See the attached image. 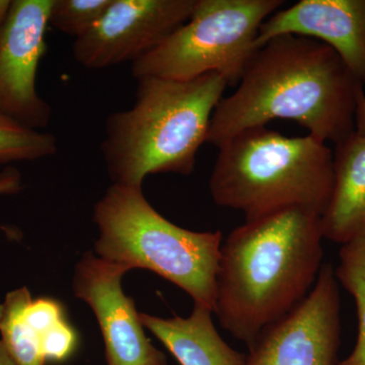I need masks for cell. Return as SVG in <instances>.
<instances>
[{
  "instance_id": "1",
  "label": "cell",
  "mask_w": 365,
  "mask_h": 365,
  "mask_svg": "<svg viewBox=\"0 0 365 365\" xmlns=\"http://www.w3.org/2000/svg\"><path fill=\"white\" fill-rule=\"evenodd\" d=\"M364 93L332 48L302 36H278L259 48L237 90L216 106L206 143L217 148L239 132L282 119L337 145L355 132Z\"/></svg>"
},
{
  "instance_id": "2",
  "label": "cell",
  "mask_w": 365,
  "mask_h": 365,
  "mask_svg": "<svg viewBox=\"0 0 365 365\" xmlns=\"http://www.w3.org/2000/svg\"><path fill=\"white\" fill-rule=\"evenodd\" d=\"M321 215L300 206L246 220L220 249L216 316L235 339L253 344L264 329L309 294L321 270Z\"/></svg>"
},
{
  "instance_id": "3",
  "label": "cell",
  "mask_w": 365,
  "mask_h": 365,
  "mask_svg": "<svg viewBox=\"0 0 365 365\" xmlns=\"http://www.w3.org/2000/svg\"><path fill=\"white\" fill-rule=\"evenodd\" d=\"M130 109L112 113L101 145L113 184L143 187L160 173L189 176L227 83L216 72L191 81L136 79Z\"/></svg>"
},
{
  "instance_id": "4",
  "label": "cell",
  "mask_w": 365,
  "mask_h": 365,
  "mask_svg": "<svg viewBox=\"0 0 365 365\" xmlns=\"http://www.w3.org/2000/svg\"><path fill=\"white\" fill-rule=\"evenodd\" d=\"M217 148L209 190L218 206L244 213L246 220L294 206L325 212L334 155L321 139L260 126L235 134Z\"/></svg>"
},
{
  "instance_id": "5",
  "label": "cell",
  "mask_w": 365,
  "mask_h": 365,
  "mask_svg": "<svg viewBox=\"0 0 365 365\" xmlns=\"http://www.w3.org/2000/svg\"><path fill=\"white\" fill-rule=\"evenodd\" d=\"M93 222L98 257L128 271H153L215 313L222 232L178 227L150 205L141 187L116 184L96 204Z\"/></svg>"
},
{
  "instance_id": "6",
  "label": "cell",
  "mask_w": 365,
  "mask_h": 365,
  "mask_svg": "<svg viewBox=\"0 0 365 365\" xmlns=\"http://www.w3.org/2000/svg\"><path fill=\"white\" fill-rule=\"evenodd\" d=\"M282 0H196L193 13L140 59L131 64L135 79L191 81L216 72L237 86L258 51L262 24Z\"/></svg>"
},
{
  "instance_id": "7",
  "label": "cell",
  "mask_w": 365,
  "mask_h": 365,
  "mask_svg": "<svg viewBox=\"0 0 365 365\" xmlns=\"http://www.w3.org/2000/svg\"><path fill=\"white\" fill-rule=\"evenodd\" d=\"M340 311L335 268L323 264L306 299L262 331L244 365H337Z\"/></svg>"
},
{
  "instance_id": "8",
  "label": "cell",
  "mask_w": 365,
  "mask_h": 365,
  "mask_svg": "<svg viewBox=\"0 0 365 365\" xmlns=\"http://www.w3.org/2000/svg\"><path fill=\"white\" fill-rule=\"evenodd\" d=\"M195 4L196 0H112L101 20L74 40L72 56L90 71L134 63L184 25Z\"/></svg>"
},
{
  "instance_id": "9",
  "label": "cell",
  "mask_w": 365,
  "mask_h": 365,
  "mask_svg": "<svg viewBox=\"0 0 365 365\" xmlns=\"http://www.w3.org/2000/svg\"><path fill=\"white\" fill-rule=\"evenodd\" d=\"M53 1L13 0L0 33V116L37 131L46 128L52 117L36 81Z\"/></svg>"
},
{
  "instance_id": "10",
  "label": "cell",
  "mask_w": 365,
  "mask_h": 365,
  "mask_svg": "<svg viewBox=\"0 0 365 365\" xmlns=\"http://www.w3.org/2000/svg\"><path fill=\"white\" fill-rule=\"evenodd\" d=\"M126 268L88 252L74 273L73 292L93 309L105 343L108 365H168L144 333L131 297L122 289Z\"/></svg>"
},
{
  "instance_id": "11",
  "label": "cell",
  "mask_w": 365,
  "mask_h": 365,
  "mask_svg": "<svg viewBox=\"0 0 365 365\" xmlns=\"http://www.w3.org/2000/svg\"><path fill=\"white\" fill-rule=\"evenodd\" d=\"M281 35L318 40L332 48L365 86V0H302L262 24L257 45Z\"/></svg>"
},
{
  "instance_id": "12",
  "label": "cell",
  "mask_w": 365,
  "mask_h": 365,
  "mask_svg": "<svg viewBox=\"0 0 365 365\" xmlns=\"http://www.w3.org/2000/svg\"><path fill=\"white\" fill-rule=\"evenodd\" d=\"M321 223L324 237L341 245L365 232V134L353 132L336 145L332 194Z\"/></svg>"
},
{
  "instance_id": "13",
  "label": "cell",
  "mask_w": 365,
  "mask_h": 365,
  "mask_svg": "<svg viewBox=\"0 0 365 365\" xmlns=\"http://www.w3.org/2000/svg\"><path fill=\"white\" fill-rule=\"evenodd\" d=\"M212 311L194 304L188 318H158L139 314L148 329L181 365H244L246 354L230 347L220 337Z\"/></svg>"
},
{
  "instance_id": "14",
  "label": "cell",
  "mask_w": 365,
  "mask_h": 365,
  "mask_svg": "<svg viewBox=\"0 0 365 365\" xmlns=\"http://www.w3.org/2000/svg\"><path fill=\"white\" fill-rule=\"evenodd\" d=\"M32 295L21 287L6 294L0 313V341L18 365H46L42 345L25 319Z\"/></svg>"
},
{
  "instance_id": "15",
  "label": "cell",
  "mask_w": 365,
  "mask_h": 365,
  "mask_svg": "<svg viewBox=\"0 0 365 365\" xmlns=\"http://www.w3.org/2000/svg\"><path fill=\"white\" fill-rule=\"evenodd\" d=\"M339 256L336 277L354 299L359 334L353 351L337 365H365V232L342 245Z\"/></svg>"
},
{
  "instance_id": "16",
  "label": "cell",
  "mask_w": 365,
  "mask_h": 365,
  "mask_svg": "<svg viewBox=\"0 0 365 365\" xmlns=\"http://www.w3.org/2000/svg\"><path fill=\"white\" fill-rule=\"evenodd\" d=\"M57 150L53 134L24 128L0 116V165L42 160Z\"/></svg>"
},
{
  "instance_id": "17",
  "label": "cell",
  "mask_w": 365,
  "mask_h": 365,
  "mask_svg": "<svg viewBox=\"0 0 365 365\" xmlns=\"http://www.w3.org/2000/svg\"><path fill=\"white\" fill-rule=\"evenodd\" d=\"M111 4L112 0H54L49 24L78 39L101 20Z\"/></svg>"
},
{
  "instance_id": "18",
  "label": "cell",
  "mask_w": 365,
  "mask_h": 365,
  "mask_svg": "<svg viewBox=\"0 0 365 365\" xmlns=\"http://www.w3.org/2000/svg\"><path fill=\"white\" fill-rule=\"evenodd\" d=\"M78 347V335L66 319L48 334L43 343V353L47 362H64L71 359Z\"/></svg>"
},
{
  "instance_id": "19",
  "label": "cell",
  "mask_w": 365,
  "mask_h": 365,
  "mask_svg": "<svg viewBox=\"0 0 365 365\" xmlns=\"http://www.w3.org/2000/svg\"><path fill=\"white\" fill-rule=\"evenodd\" d=\"M23 189L21 174L16 168L6 167L0 172V195H14ZM1 313V304H0Z\"/></svg>"
},
{
  "instance_id": "20",
  "label": "cell",
  "mask_w": 365,
  "mask_h": 365,
  "mask_svg": "<svg viewBox=\"0 0 365 365\" xmlns=\"http://www.w3.org/2000/svg\"><path fill=\"white\" fill-rule=\"evenodd\" d=\"M355 131L365 134V93L360 97L355 114Z\"/></svg>"
},
{
  "instance_id": "21",
  "label": "cell",
  "mask_w": 365,
  "mask_h": 365,
  "mask_svg": "<svg viewBox=\"0 0 365 365\" xmlns=\"http://www.w3.org/2000/svg\"><path fill=\"white\" fill-rule=\"evenodd\" d=\"M11 4H13V0H0V33L4 30L6 21L9 20Z\"/></svg>"
},
{
  "instance_id": "22",
  "label": "cell",
  "mask_w": 365,
  "mask_h": 365,
  "mask_svg": "<svg viewBox=\"0 0 365 365\" xmlns=\"http://www.w3.org/2000/svg\"><path fill=\"white\" fill-rule=\"evenodd\" d=\"M0 365H18L16 361L7 353L6 348L2 345L0 341Z\"/></svg>"
}]
</instances>
